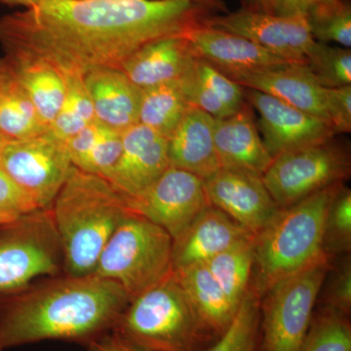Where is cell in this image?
Masks as SVG:
<instances>
[{
  "instance_id": "44dd1931",
  "label": "cell",
  "mask_w": 351,
  "mask_h": 351,
  "mask_svg": "<svg viewBox=\"0 0 351 351\" xmlns=\"http://www.w3.org/2000/svg\"><path fill=\"white\" fill-rule=\"evenodd\" d=\"M97 121L123 132L138 123L142 89L119 68H99L83 76Z\"/></svg>"
},
{
  "instance_id": "4dcf8cb0",
  "label": "cell",
  "mask_w": 351,
  "mask_h": 351,
  "mask_svg": "<svg viewBox=\"0 0 351 351\" xmlns=\"http://www.w3.org/2000/svg\"><path fill=\"white\" fill-rule=\"evenodd\" d=\"M306 68L323 88H339L351 83L350 48L317 43L306 57Z\"/></svg>"
},
{
  "instance_id": "603a6c76",
  "label": "cell",
  "mask_w": 351,
  "mask_h": 351,
  "mask_svg": "<svg viewBox=\"0 0 351 351\" xmlns=\"http://www.w3.org/2000/svg\"><path fill=\"white\" fill-rule=\"evenodd\" d=\"M9 71L29 97L44 123L50 128L66 96V76L55 64L43 58L7 54Z\"/></svg>"
},
{
  "instance_id": "ba28073f",
  "label": "cell",
  "mask_w": 351,
  "mask_h": 351,
  "mask_svg": "<svg viewBox=\"0 0 351 351\" xmlns=\"http://www.w3.org/2000/svg\"><path fill=\"white\" fill-rule=\"evenodd\" d=\"M64 270L63 251L50 210L0 226V297Z\"/></svg>"
},
{
  "instance_id": "8fae6325",
  "label": "cell",
  "mask_w": 351,
  "mask_h": 351,
  "mask_svg": "<svg viewBox=\"0 0 351 351\" xmlns=\"http://www.w3.org/2000/svg\"><path fill=\"white\" fill-rule=\"evenodd\" d=\"M131 213L144 217L179 239L197 215L209 205L203 180L170 166L154 184L126 197Z\"/></svg>"
},
{
  "instance_id": "8992f818",
  "label": "cell",
  "mask_w": 351,
  "mask_h": 351,
  "mask_svg": "<svg viewBox=\"0 0 351 351\" xmlns=\"http://www.w3.org/2000/svg\"><path fill=\"white\" fill-rule=\"evenodd\" d=\"M173 271V239L169 233L132 213L106 244L93 274L119 284L134 299Z\"/></svg>"
},
{
  "instance_id": "60d3db41",
  "label": "cell",
  "mask_w": 351,
  "mask_h": 351,
  "mask_svg": "<svg viewBox=\"0 0 351 351\" xmlns=\"http://www.w3.org/2000/svg\"><path fill=\"white\" fill-rule=\"evenodd\" d=\"M85 346L88 351H149L136 346L112 330L93 339Z\"/></svg>"
},
{
  "instance_id": "d6a6232c",
  "label": "cell",
  "mask_w": 351,
  "mask_h": 351,
  "mask_svg": "<svg viewBox=\"0 0 351 351\" xmlns=\"http://www.w3.org/2000/svg\"><path fill=\"white\" fill-rule=\"evenodd\" d=\"M302 351H351L350 317L321 308L313 314Z\"/></svg>"
},
{
  "instance_id": "6da1fadb",
  "label": "cell",
  "mask_w": 351,
  "mask_h": 351,
  "mask_svg": "<svg viewBox=\"0 0 351 351\" xmlns=\"http://www.w3.org/2000/svg\"><path fill=\"white\" fill-rule=\"evenodd\" d=\"M202 11L191 0H43L0 18V43L7 54L43 58L64 76L83 77L182 34Z\"/></svg>"
},
{
  "instance_id": "f546056e",
  "label": "cell",
  "mask_w": 351,
  "mask_h": 351,
  "mask_svg": "<svg viewBox=\"0 0 351 351\" xmlns=\"http://www.w3.org/2000/svg\"><path fill=\"white\" fill-rule=\"evenodd\" d=\"M66 82L63 105L49 128L54 135L64 142L97 121L82 76L66 75Z\"/></svg>"
},
{
  "instance_id": "9c48e42d",
  "label": "cell",
  "mask_w": 351,
  "mask_h": 351,
  "mask_svg": "<svg viewBox=\"0 0 351 351\" xmlns=\"http://www.w3.org/2000/svg\"><path fill=\"white\" fill-rule=\"evenodd\" d=\"M332 140L274 157L262 180L280 209L322 189L343 184L350 177V156Z\"/></svg>"
},
{
  "instance_id": "7bdbcfd3",
  "label": "cell",
  "mask_w": 351,
  "mask_h": 351,
  "mask_svg": "<svg viewBox=\"0 0 351 351\" xmlns=\"http://www.w3.org/2000/svg\"><path fill=\"white\" fill-rule=\"evenodd\" d=\"M43 0H0V3L11 6H24L25 9L32 8L40 3Z\"/></svg>"
},
{
  "instance_id": "5bb4252c",
  "label": "cell",
  "mask_w": 351,
  "mask_h": 351,
  "mask_svg": "<svg viewBox=\"0 0 351 351\" xmlns=\"http://www.w3.org/2000/svg\"><path fill=\"white\" fill-rule=\"evenodd\" d=\"M203 182L209 204L254 237L280 211L258 176L221 168Z\"/></svg>"
},
{
  "instance_id": "30bf717a",
  "label": "cell",
  "mask_w": 351,
  "mask_h": 351,
  "mask_svg": "<svg viewBox=\"0 0 351 351\" xmlns=\"http://www.w3.org/2000/svg\"><path fill=\"white\" fill-rule=\"evenodd\" d=\"M66 142L50 130L7 141L0 168L40 210H49L73 168Z\"/></svg>"
},
{
  "instance_id": "7a4b0ae2",
  "label": "cell",
  "mask_w": 351,
  "mask_h": 351,
  "mask_svg": "<svg viewBox=\"0 0 351 351\" xmlns=\"http://www.w3.org/2000/svg\"><path fill=\"white\" fill-rule=\"evenodd\" d=\"M131 300L119 284L94 274L32 284L0 297V351L50 339L86 346L112 331Z\"/></svg>"
},
{
  "instance_id": "74e56055",
  "label": "cell",
  "mask_w": 351,
  "mask_h": 351,
  "mask_svg": "<svg viewBox=\"0 0 351 351\" xmlns=\"http://www.w3.org/2000/svg\"><path fill=\"white\" fill-rule=\"evenodd\" d=\"M182 86L189 105L200 108L203 112L213 117L215 119H225L233 113L221 101L214 96L204 85L197 80L193 69L181 78Z\"/></svg>"
},
{
  "instance_id": "f6af8a7d",
  "label": "cell",
  "mask_w": 351,
  "mask_h": 351,
  "mask_svg": "<svg viewBox=\"0 0 351 351\" xmlns=\"http://www.w3.org/2000/svg\"><path fill=\"white\" fill-rule=\"evenodd\" d=\"M335 0H314V3H326V2H332Z\"/></svg>"
},
{
  "instance_id": "1f68e13d",
  "label": "cell",
  "mask_w": 351,
  "mask_h": 351,
  "mask_svg": "<svg viewBox=\"0 0 351 351\" xmlns=\"http://www.w3.org/2000/svg\"><path fill=\"white\" fill-rule=\"evenodd\" d=\"M314 40L336 43L341 47L351 46V10L341 0L315 3L307 15Z\"/></svg>"
},
{
  "instance_id": "7402d4cb",
  "label": "cell",
  "mask_w": 351,
  "mask_h": 351,
  "mask_svg": "<svg viewBox=\"0 0 351 351\" xmlns=\"http://www.w3.org/2000/svg\"><path fill=\"white\" fill-rule=\"evenodd\" d=\"M213 117L191 107L167 138L170 166L205 180L221 169L215 149Z\"/></svg>"
},
{
  "instance_id": "ee69618b",
  "label": "cell",
  "mask_w": 351,
  "mask_h": 351,
  "mask_svg": "<svg viewBox=\"0 0 351 351\" xmlns=\"http://www.w3.org/2000/svg\"><path fill=\"white\" fill-rule=\"evenodd\" d=\"M8 75L9 71L5 60H0V90L3 87L4 83H5L7 78H8Z\"/></svg>"
},
{
  "instance_id": "484cf974",
  "label": "cell",
  "mask_w": 351,
  "mask_h": 351,
  "mask_svg": "<svg viewBox=\"0 0 351 351\" xmlns=\"http://www.w3.org/2000/svg\"><path fill=\"white\" fill-rule=\"evenodd\" d=\"M181 80L142 89L138 123L169 137L189 108Z\"/></svg>"
},
{
  "instance_id": "277c9868",
  "label": "cell",
  "mask_w": 351,
  "mask_h": 351,
  "mask_svg": "<svg viewBox=\"0 0 351 351\" xmlns=\"http://www.w3.org/2000/svg\"><path fill=\"white\" fill-rule=\"evenodd\" d=\"M341 184L280 209L254 237V267L257 272L254 288L261 298L274 284L329 257L323 250L325 217Z\"/></svg>"
},
{
  "instance_id": "e0dca14e",
  "label": "cell",
  "mask_w": 351,
  "mask_h": 351,
  "mask_svg": "<svg viewBox=\"0 0 351 351\" xmlns=\"http://www.w3.org/2000/svg\"><path fill=\"white\" fill-rule=\"evenodd\" d=\"M230 78L242 87L269 95L329 123L325 88L314 80L306 64H286Z\"/></svg>"
},
{
  "instance_id": "f35d334b",
  "label": "cell",
  "mask_w": 351,
  "mask_h": 351,
  "mask_svg": "<svg viewBox=\"0 0 351 351\" xmlns=\"http://www.w3.org/2000/svg\"><path fill=\"white\" fill-rule=\"evenodd\" d=\"M329 123L335 134L351 131V85L325 88Z\"/></svg>"
},
{
  "instance_id": "8d00e7d4",
  "label": "cell",
  "mask_w": 351,
  "mask_h": 351,
  "mask_svg": "<svg viewBox=\"0 0 351 351\" xmlns=\"http://www.w3.org/2000/svg\"><path fill=\"white\" fill-rule=\"evenodd\" d=\"M332 274V272H331ZM326 286L322 309L334 311L350 317L351 311V263L350 256L345 257L332 270Z\"/></svg>"
},
{
  "instance_id": "4316f807",
  "label": "cell",
  "mask_w": 351,
  "mask_h": 351,
  "mask_svg": "<svg viewBox=\"0 0 351 351\" xmlns=\"http://www.w3.org/2000/svg\"><path fill=\"white\" fill-rule=\"evenodd\" d=\"M253 239L233 245L205 263L226 298L237 309L250 288L254 269Z\"/></svg>"
},
{
  "instance_id": "83f0119b",
  "label": "cell",
  "mask_w": 351,
  "mask_h": 351,
  "mask_svg": "<svg viewBox=\"0 0 351 351\" xmlns=\"http://www.w3.org/2000/svg\"><path fill=\"white\" fill-rule=\"evenodd\" d=\"M47 130L49 127L44 123L29 97L9 71L8 78L0 90V135L6 141H18Z\"/></svg>"
},
{
  "instance_id": "52a82bcc",
  "label": "cell",
  "mask_w": 351,
  "mask_h": 351,
  "mask_svg": "<svg viewBox=\"0 0 351 351\" xmlns=\"http://www.w3.org/2000/svg\"><path fill=\"white\" fill-rule=\"evenodd\" d=\"M331 258L274 284L261 300V351H302Z\"/></svg>"
},
{
  "instance_id": "ac0fdd59",
  "label": "cell",
  "mask_w": 351,
  "mask_h": 351,
  "mask_svg": "<svg viewBox=\"0 0 351 351\" xmlns=\"http://www.w3.org/2000/svg\"><path fill=\"white\" fill-rule=\"evenodd\" d=\"M253 237L225 212L209 204L173 242V270L205 263L233 245Z\"/></svg>"
},
{
  "instance_id": "d6986e66",
  "label": "cell",
  "mask_w": 351,
  "mask_h": 351,
  "mask_svg": "<svg viewBox=\"0 0 351 351\" xmlns=\"http://www.w3.org/2000/svg\"><path fill=\"white\" fill-rule=\"evenodd\" d=\"M214 142L223 169L262 177L274 160L246 104L230 117L215 120Z\"/></svg>"
},
{
  "instance_id": "bcb514c9",
  "label": "cell",
  "mask_w": 351,
  "mask_h": 351,
  "mask_svg": "<svg viewBox=\"0 0 351 351\" xmlns=\"http://www.w3.org/2000/svg\"><path fill=\"white\" fill-rule=\"evenodd\" d=\"M6 142L7 141L5 140V138H4L3 137H2L1 135H0V149H2V147H3V145L5 144Z\"/></svg>"
},
{
  "instance_id": "4fadbf2b",
  "label": "cell",
  "mask_w": 351,
  "mask_h": 351,
  "mask_svg": "<svg viewBox=\"0 0 351 351\" xmlns=\"http://www.w3.org/2000/svg\"><path fill=\"white\" fill-rule=\"evenodd\" d=\"M244 98L260 115L258 129L272 158L282 152L334 138V131L326 121L274 97L248 89L244 91Z\"/></svg>"
},
{
  "instance_id": "9a60e30c",
  "label": "cell",
  "mask_w": 351,
  "mask_h": 351,
  "mask_svg": "<svg viewBox=\"0 0 351 351\" xmlns=\"http://www.w3.org/2000/svg\"><path fill=\"white\" fill-rule=\"evenodd\" d=\"M169 167L167 138L138 123L122 132L121 154L105 179L122 195L132 197Z\"/></svg>"
},
{
  "instance_id": "f1b7e54d",
  "label": "cell",
  "mask_w": 351,
  "mask_h": 351,
  "mask_svg": "<svg viewBox=\"0 0 351 351\" xmlns=\"http://www.w3.org/2000/svg\"><path fill=\"white\" fill-rule=\"evenodd\" d=\"M260 304L257 291L249 288L232 325L204 351H261Z\"/></svg>"
},
{
  "instance_id": "836d02e7",
  "label": "cell",
  "mask_w": 351,
  "mask_h": 351,
  "mask_svg": "<svg viewBox=\"0 0 351 351\" xmlns=\"http://www.w3.org/2000/svg\"><path fill=\"white\" fill-rule=\"evenodd\" d=\"M351 246V193L343 184L332 195L323 232V250L332 255L348 253Z\"/></svg>"
},
{
  "instance_id": "b9f144b4",
  "label": "cell",
  "mask_w": 351,
  "mask_h": 351,
  "mask_svg": "<svg viewBox=\"0 0 351 351\" xmlns=\"http://www.w3.org/2000/svg\"><path fill=\"white\" fill-rule=\"evenodd\" d=\"M191 2L200 7L203 10L212 9V10H226L225 6L221 0H191Z\"/></svg>"
},
{
  "instance_id": "cb8c5ba5",
  "label": "cell",
  "mask_w": 351,
  "mask_h": 351,
  "mask_svg": "<svg viewBox=\"0 0 351 351\" xmlns=\"http://www.w3.org/2000/svg\"><path fill=\"white\" fill-rule=\"evenodd\" d=\"M174 272L202 324L219 339L232 325L239 309L226 298L205 263Z\"/></svg>"
},
{
  "instance_id": "ab89813d",
  "label": "cell",
  "mask_w": 351,
  "mask_h": 351,
  "mask_svg": "<svg viewBox=\"0 0 351 351\" xmlns=\"http://www.w3.org/2000/svg\"><path fill=\"white\" fill-rule=\"evenodd\" d=\"M250 10L272 15H308L314 6V0H250Z\"/></svg>"
},
{
  "instance_id": "7c38bea8",
  "label": "cell",
  "mask_w": 351,
  "mask_h": 351,
  "mask_svg": "<svg viewBox=\"0 0 351 351\" xmlns=\"http://www.w3.org/2000/svg\"><path fill=\"white\" fill-rule=\"evenodd\" d=\"M201 22L248 39L293 64H306L316 43L306 15L278 16L243 9Z\"/></svg>"
},
{
  "instance_id": "3957f363",
  "label": "cell",
  "mask_w": 351,
  "mask_h": 351,
  "mask_svg": "<svg viewBox=\"0 0 351 351\" xmlns=\"http://www.w3.org/2000/svg\"><path fill=\"white\" fill-rule=\"evenodd\" d=\"M49 210L69 276L93 274L106 244L132 214L125 196L105 178L75 166Z\"/></svg>"
},
{
  "instance_id": "2e32d148",
  "label": "cell",
  "mask_w": 351,
  "mask_h": 351,
  "mask_svg": "<svg viewBox=\"0 0 351 351\" xmlns=\"http://www.w3.org/2000/svg\"><path fill=\"white\" fill-rule=\"evenodd\" d=\"M182 34L196 58L211 64L228 77L293 64L248 39L203 24L201 20L189 25Z\"/></svg>"
},
{
  "instance_id": "5b68a950",
  "label": "cell",
  "mask_w": 351,
  "mask_h": 351,
  "mask_svg": "<svg viewBox=\"0 0 351 351\" xmlns=\"http://www.w3.org/2000/svg\"><path fill=\"white\" fill-rule=\"evenodd\" d=\"M112 331L149 351H204L214 338L173 271L132 299Z\"/></svg>"
},
{
  "instance_id": "d590c367",
  "label": "cell",
  "mask_w": 351,
  "mask_h": 351,
  "mask_svg": "<svg viewBox=\"0 0 351 351\" xmlns=\"http://www.w3.org/2000/svg\"><path fill=\"white\" fill-rule=\"evenodd\" d=\"M38 207L0 168V226L38 211Z\"/></svg>"
},
{
  "instance_id": "ffe728a7",
  "label": "cell",
  "mask_w": 351,
  "mask_h": 351,
  "mask_svg": "<svg viewBox=\"0 0 351 351\" xmlns=\"http://www.w3.org/2000/svg\"><path fill=\"white\" fill-rule=\"evenodd\" d=\"M195 53L182 34L145 44L120 69L140 89L181 80L195 63Z\"/></svg>"
},
{
  "instance_id": "e575fe53",
  "label": "cell",
  "mask_w": 351,
  "mask_h": 351,
  "mask_svg": "<svg viewBox=\"0 0 351 351\" xmlns=\"http://www.w3.org/2000/svg\"><path fill=\"white\" fill-rule=\"evenodd\" d=\"M193 73L205 87L216 96L226 108L237 112L245 105L244 90L218 69L204 60L196 59Z\"/></svg>"
},
{
  "instance_id": "d4e9b609",
  "label": "cell",
  "mask_w": 351,
  "mask_h": 351,
  "mask_svg": "<svg viewBox=\"0 0 351 351\" xmlns=\"http://www.w3.org/2000/svg\"><path fill=\"white\" fill-rule=\"evenodd\" d=\"M66 144L75 167L106 178L121 154L122 132L95 121L69 138Z\"/></svg>"
}]
</instances>
